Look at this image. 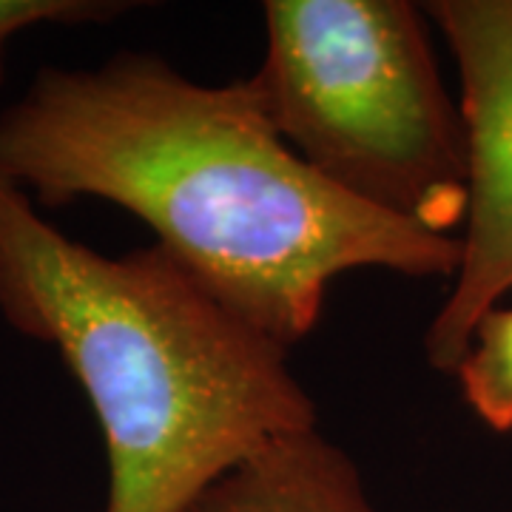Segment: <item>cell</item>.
I'll list each match as a JSON object with an SVG mask.
<instances>
[{
  "label": "cell",
  "mask_w": 512,
  "mask_h": 512,
  "mask_svg": "<svg viewBox=\"0 0 512 512\" xmlns=\"http://www.w3.org/2000/svg\"><path fill=\"white\" fill-rule=\"evenodd\" d=\"M251 80L279 137L333 188L453 237L467 214V128L407 0H268Z\"/></svg>",
  "instance_id": "obj_3"
},
{
  "label": "cell",
  "mask_w": 512,
  "mask_h": 512,
  "mask_svg": "<svg viewBox=\"0 0 512 512\" xmlns=\"http://www.w3.org/2000/svg\"><path fill=\"white\" fill-rule=\"evenodd\" d=\"M0 316L60 353L106 447L100 512H180L239 458L316 427L288 350L157 242L106 256L0 174Z\"/></svg>",
  "instance_id": "obj_2"
},
{
  "label": "cell",
  "mask_w": 512,
  "mask_h": 512,
  "mask_svg": "<svg viewBox=\"0 0 512 512\" xmlns=\"http://www.w3.org/2000/svg\"><path fill=\"white\" fill-rule=\"evenodd\" d=\"M128 9L131 3L117 0H0V86L6 83V49L20 32L40 23H106Z\"/></svg>",
  "instance_id": "obj_7"
},
{
  "label": "cell",
  "mask_w": 512,
  "mask_h": 512,
  "mask_svg": "<svg viewBox=\"0 0 512 512\" xmlns=\"http://www.w3.org/2000/svg\"><path fill=\"white\" fill-rule=\"evenodd\" d=\"M453 373L473 416L493 433H512V308L478 319Z\"/></svg>",
  "instance_id": "obj_6"
},
{
  "label": "cell",
  "mask_w": 512,
  "mask_h": 512,
  "mask_svg": "<svg viewBox=\"0 0 512 512\" xmlns=\"http://www.w3.org/2000/svg\"><path fill=\"white\" fill-rule=\"evenodd\" d=\"M180 512H382L356 461L319 427L285 433L239 458Z\"/></svg>",
  "instance_id": "obj_5"
},
{
  "label": "cell",
  "mask_w": 512,
  "mask_h": 512,
  "mask_svg": "<svg viewBox=\"0 0 512 512\" xmlns=\"http://www.w3.org/2000/svg\"><path fill=\"white\" fill-rule=\"evenodd\" d=\"M0 174L40 208H126L188 274L291 350L339 274L453 279L458 237L393 220L322 180L271 123L251 77L205 86L163 57L46 66L0 111Z\"/></svg>",
  "instance_id": "obj_1"
},
{
  "label": "cell",
  "mask_w": 512,
  "mask_h": 512,
  "mask_svg": "<svg viewBox=\"0 0 512 512\" xmlns=\"http://www.w3.org/2000/svg\"><path fill=\"white\" fill-rule=\"evenodd\" d=\"M424 15L456 57L467 128L461 254L424 330L427 365L453 373L478 319L512 291V0H433Z\"/></svg>",
  "instance_id": "obj_4"
}]
</instances>
